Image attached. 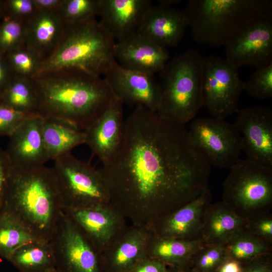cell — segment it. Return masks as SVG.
<instances>
[{
	"label": "cell",
	"instance_id": "cell-24",
	"mask_svg": "<svg viewBox=\"0 0 272 272\" xmlns=\"http://www.w3.org/2000/svg\"><path fill=\"white\" fill-rule=\"evenodd\" d=\"M246 222L221 201L210 202L204 214L200 240L206 244L224 246L244 228Z\"/></svg>",
	"mask_w": 272,
	"mask_h": 272
},
{
	"label": "cell",
	"instance_id": "cell-36",
	"mask_svg": "<svg viewBox=\"0 0 272 272\" xmlns=\"http://www.w3.org/2000/svg\"><path fill=\"white\" fill-rule=\"evenodd\" d=\"M244 228L254 236L272 245V214L270 212L246 220Z\"/></svg>",
	"mask_w": 272,
	"mask_h": 272
},
{
	"label": "cell",
	"instance_id": "cell-6",
	"mask_svg": "<svg viewBox=\"0 0 272 272\" xmlns=\"http://www.w3.org/2000/svg\"><path fill=\"white\" fill-rule=\"evenodd\" d=\"M270 10L271 0H190L184 10L193 40L215 47L249 18Z\"/></svg>",
	"mask_w": 272,
	"mask_h": 272
},
{
	"label": "cell",
	"instance_id": "cell-16",
	"mask_svg": "<svg viewBox=\"0 0 272 272\" xmlns=\"http://www.w3.org/2000/svg\"><path fill=\"white\" fill-rule=\"evenodd\" d=\"M44 120L39 114L29 115L10 137L6 152L13 168H33L49 160L43 137Z\"/></svg>",
	"mask_w": 272,
	"mask_h": 272
},
{
	"label": "cell",
	"instance_id": "cell-2",
	"mask_svg": "<svg viewBox=\"0 0 272 272\" xmlns=\"http://www.w3.org/2000/svg\"><path fill=\"white\" fill-rule=\"evenodd\" d=\"M38 114L67 122L84 131L114 98L105 78L78 71L43 73L31 79Z\"/></svg>",
	"mask_w": 272,
	"mask_h": 272
},
{
	"label": "cell",
	"instance_id": "cell-38",
	"mask_svg": "<svg viewBox=\"0 0 272 272\" xmlns=\"http://www.w3.org/2000/svg\"><path fill=\"white\" fill-rule=\"evenodd\" d=\"M5 16L27 22L37 12L33 0H5Z\"/></svg>",
	"mask_w": 272,
	"mask_h": 272
},
{
	"label": "cell",
	"instance_id": "cell-28",
	"mask_svg": "<svg viewBox=\"0 0 272 272\" xmlns=\"http://www.w3.org/2000/svg\"><path fill=\"white\" fill-rule=\"evenodd\" d=\"M0 102L28 115L38 114V99L32 79L14 76L0 94Z\"/></svg>",
	"mask_w": 272,
	"mask_h": 272
},
{
	"label": "cell",
	"instance_id": "cell-29",
	"mask_svg": "<svg viewBox=\"0 0 272 272\" xmlns=\"http://www.w3.org/2000/svg\"><path fill=\"white\" fill-rule=\"evenodd\" d=\"M226 257L242 264L262 255L272 253V245L254 236L244 228L237 232L224 245Z\"/></svg>",
	"mask_w": 272,
	"mask_h": 272
},
{
	"label": "cell",
	"instance_id": "cell-15",
	"mask_svg": "<svg viewBox=\"0 0 272 272\" xmlns=\"http://www.w3.org/2000/svg\"><path fill=\"white\" fill-rule=\"evenodd\" d=\"M104 78L114 96L123 105L156 112L161 88L154 75L124 69L116 61Z\"/></svg>",
	"mask_w": 272,
	"mask_h": 272
},
{
	"label": "cell",
	"instance_id": "cell-27",
	"mask_svg": "<svg viewBox=\"0 0 272 272\" xmlns=\"http://www.w3.org/2000/svg\"><path fill=\"white\" fill-rule=\"evenodd\" d=\"M9 261L20 272H53L55 261L49 241L40 240L26 243L17 249Z\"/></svg>",
	"mask_w": 272,
	"mask_h": 272
},
{
	"label": "cell",
	"instance_id": "cell-25",
	"mask_svg": "<svg viewBox=\"0 0 272 272\" xmlns=\"http://www.w3.org/2000/svg\"><path fill=\"white\" fill-rule=\"evenodd\" d=\"M203 244L200 239L186 240L151 233L146 257L158 260L167 267L188 272L192 255Z\"/></svg>",
	"mask_w": 272,
	"mask_h": 272
},
{
	"label": "cell",
	"instance_id": "cell-17",
	"mask_svg": "<svg viewBox=\"0 0 272 272\" xmlns=\"http://www.w3.org/2000/svg\"><path fill=\"white\" fill-rule=\"evenodd\" d=\"M123 106L114 97L106 110L84 130L85 144L102 165L110 162L120 149L124 122Z\"/></svg>",
	"mask_w": 272,
	"mask_h": 272
},
{
	"label": "cell",
	"instance_id": "cell-10",
	"mask_svg": "<svg viewBox=\"0 0 272 272\" xmlns=\"http://www.w3.org/2000/svg\"><path fill=\"white\" fill-rule=\"evenodd\" d=\"M224 46L225 59L237 69L245 65L257 69L272 63V10L244 21Z\"/></svg>",
	"mask_w": 272,
	"mask_h": 272
},
{
	"label": "cell",
	"instance_id": "cell-20",
	"mask_svg": "<svg viewBox=\"0 0 272 272\" xmlns=\"http://www.w3.org/2000/svg\"><path fill=\"white\" fill-rule=\"evenodd\" d=\"M169 57L167 48L138 32L115 42V60L127 70L154 75L164 68Z\"/></svg>",
	"mask_w": 272,
	"mask_h": 272
},
{
	"label": "cell",
	"instance_id": "cell-30",
	"mask_svg": "<svg viewBox=\"0 0 272 272\" xmlns=\"http://www.w3.org/2000/svg\"><path fill=\"white\" fill-rule=\"evenodd\" d=\"M37 240L39 239L13 216L5 211L0 212L1 257L9 261L19 248Z\"/></svg>",
	"mask_w": 272,
	"mask_h": 272
},
{
	"label": "cell",
	"instance_id": "cell-33",
	"mask_svg": "<svg viewBox=\"0 0 272 272\" xmlns=\"http://www.w3.org/2000/svg\"><path fill=\"white\" fill-rule=\"evenodd\" d=\"M27 22L5 16L0 22V55L25 46Z\"/></svg>",
	"mask_w": 272,
	"mask_h": 272
},
{
	"label": "cell",
	"instance_id": "cell-19",
	"mask_svg": "<svg viewBox=\"0 0 272 272\" xmlns=\"http://www.w3.org/2000/svg\"><path fill=\"white\" fill-rule=\"evenodd\" d=\"M150 235L146 226H126L100 254L103 272H130L146 257Z\"/></svg>",
	"mask_w": 272,
	"mask_h": 272
},
{
	"label": "cell",
	"instance_id": "cell-46",
	"mask_svg": "<svg viewBox=\"0 0 272 272\" xmlns=\"http://www.w3.org/2000/svg\"><path fill=\"white\" fill-rule=\"evenodd\" d=\"M5 15V1L0 0V18H3Z\"/></svg>",
	"mask_w": 272,
	"mask_h": 272
},
{
	"label": "cell",
	"instance_id": "cell-11",
	"mask_svg": "<svg viewBox=\"0 0 272 272\" xmlns=\"http://www.w3.org/2000/svg\"><path fill=\"white\" fill-rule=\"evenodd\" d=\"M243 82L238 69L225 58L216 55L203 57V106L212 117L225 119L238 111Z\"/></svg>",
	"mask_w": 272,
	"mask_h": 272
},
{
	"label": "cell",
	"instance_id": "cell-21",
	"mask_svg": "<svg viewBox=\"0 0 272 272\" xmlns=\"http://www.w3.org/2000/svg\"><path fill=\"white\" fill-rule=\"evenodd\" d=\"M189 21L184 10L158 4L147 12L137 32L167 48L178 45Z\"/></svg>",
	"mask_w": 272,
	"mask_h": 272
},
{
	"label": "cell",
	"instance_id": "cell-41",
	"mask_svg": "<svg viewBox=\"0 0 272 272\" xmlns=\"http://www.w3.org/2000/svg\"><path fill=\"white\" fill-rule=\"evenodd\" d=\"M168 267L155 259L145 257L139 261L130 272H167Z\"/></svg>",
	"mask_w": 272,
	"mask_h": 272
},
{
	"label": "cell",
	"instance_id": "cell-48",
	"mask_svg": "<svg viewBox=\"0 0 272 272\" xmlns=\"http://www.w3.org/2000/svg\"><path fill=\"white\" fill-rule=\"evenodd\" d=\"M189 272H197V271H190Z\"/></svg>",
	"mask_w": 272,
	"mask_h": 272
},
{
	"label": "cell",
	"instance_id": "cell-12",
	"mask_svg": "<svg viewBox=\"0 0 272 272\" xmlns=\"http://www.w3.org/2000/svg\"><path fill=\"white\" fill-rule=\"evenodd\" d=\"M49 242L57 272H103L100 254L62 210Z\"/></svg>",
	"mask_w": 272,
	"mask_h": 272
},
{
	"label": "cell",
	"instance_id": "cell-45",
	"mask_svg": "<svg viewBox=\"0 0 272 272\" xmlns=\"http://www.w3.org/2000/svg\"><path fill=\"white\" fill-rule=\"evenodd\" d=\"M181 1L178 0H161L159 1L158 3L159 5L166 6H172L173 5L179 3Z\"/></svg>",
	"mask_w": 272,
	"mask_h": 272
},
{
	"label": "cell",
	"instance_id": "cell-14",
	"mask_svg": "<svg viewBox=\"0 0 272 272\" xmlns=\"http://www.w3.org/2000/svg\"><path fill=\"white\" fill-rule=\"evenodd\" d=\"M62 210L100 254L127 226L126 219L110 204Z\"/></svg>",
	"mask_w": 272,
	"mask_h": 272
},
{
	"label": "cell",
	"instance_id": "cell-31",
	"mask_svg": "<svg viewBox=\"0 0 272 272\" xmlns=\"http://www.w3.org/2000/svg\"><path fill=\"white\" fill-rule=\"evenodd\" d=\"M14 77L31 79L39 72L43 60L25 46L4 55Z\"/></svg>",
	"mask_w": 272,
	"mask_h": 272
},
{
	"label": "cell",
	"instance_id": "cell-1",
	"mask_svg": "<svg viewBox=\"0 0 272 272\" xmlns=\"http://www.w3.org/2000/svg\"><path fill=\"white\" fill-rule=\"evenodd\" d=\"M99 170L109 204L132 224L147 227L209 188L211 167L184 125L135 107L124 119L118 152Z\"/></svg>",
	"mask_w": 272,
	"mask_h": 272
},
{
	"label": "cell",
	"instance_id": "cell-32",
	"mask_svg": "<svg viewBox=\"0 0 272 272\" xmlns=\"http://www.w3.org/2000/svg\"><path fill=\"white\" fill-rule=\"evenodd\" d=\"M101 0H63L57 12L65 24L96 19L99 15Z\"/></svg>",
	"mask_w": 272,
	"mask_h": 272
},
{
	"label": "cell",
	"instance_id": "cell-23",
	"mask_svg": "<svg viewBox=\"0 0 272 272\" xmlns=\"http://www.w3.org/2000/svg\"><path fill=\"white\" fill-rule=\"evenodd\" d=\"M65 24L57 11H37L27 22L25 46L43 61L59 44Z\"/></svg>",
	"mask_w": 272,
	"mask_h": 272
},
{
	"label": "cell",
	"instance_id": "cell-3",
	"mask_svg": "<svg viewBox=\"0 0 272 272\" xmlns=\"http://www.w3.org/2000/svg\"><path fill=\"white\" fill-rule=\"evenodd\" d=\"M62 209L52 168H12L1 211L13 216L37 239L49 241Z\"/></svg>",
	"mask_w": 272,
	"mask_h": 272
},
{
	"label": "cell",
	"instance_id": "cell-22",
	"mask_svg": "<svg viewBox=\"0 0 272 272\" xmlns=\"http://www.w3.org/2000/svg\"><path fill=\"white\" fill-rule=\"evenodd\" d=\"M150 0H101L99 22L116 41L137 32Z\"/></svg>",
	"mask_w": 272,
	"mask_h": 272
},
{
	"label": "cell",
	"instance_id": "cell-40",
	"mask_svg": "<svg viewBox=\"0 0 272 272\" xmlns=\"http://www.w3.org/2000/svg\"><path fill=\"white\" fill-rule=\"evenodd\" d=\"M242 272H272V254L262 255L243 264Z\"/></svg>",
	"mask_w": 272,
	"mask_h": 272
},
{
	"label": "cell",
	"instance_id": "cell-7",
	"mask_svg": "<svg viewBox=\"0 0 272 272\" xmlns=\"http://www.w3.org/2000/svg\"><path fill=\"white\" fill-rule=\"evenodd\" d=\"M230 170L223 184L221 201L245 220L270 212L272 169L239 159Z\"/></svg>",
	"mask_w": 272,
	"mask_h": 272
},
{
	"label": "cell",
	"instance_id": "cell-37",
	"mask_svg": "<svg viewBox=\"0 0 272 272\" xmlns=\"http://www.w3.org/2000/svg\"><path fill=\"white\" fill-rule=\"evenodd\" d=\"M29 115L0 102V136L10 137Z\"/></svg>",
	"mask_w": 272,
	"mask_h": 272
},
{
	"label": "cell",
	"instance_id": "cell-9",
	"mask_svg": "<svg viewBox=\"0 0 272 272\" xmlns=\"http://www.w3.org/2000/svg\"><path fill=\"white\" fill-rule=\"evenodd\" d=\"M188 131L211 167L230 169L240 159L243 143L235 123L212 116L199 117L191 120Z\"/></svg>",
	"mask_w": 272,
	"mask_h": 272
},
{
	"label": "cell",
	"instance_id": "cell-42",
	"mask_svg": "<svg viewBox=\"0 0 272 272\" xmlns=\"http://www.w3.org/2000/svg\"><path fill=\"white\" fill-rule=\"evenodd\" d=\"M13 77L14 76L4 56L0 55V94Z\"/></svg>",
	"mask_w": 272,
	"mask_h": 272
},
{
	"label": "cell",
	"instance_id": "cell-4",
	"mask_svg": "<svg viewBox=\"0 0 272 272\" xmlns=\"http://www.w3.org/2000/svg\"><path fill=\"white\" fill-rule=\"evenodd\" d=\"M115 42L96 19L66 24L59 44L42 62L37 75L78 71L105 76L116 62Z\"/></svg>",
	"mask_w": 272,
	"mask_h": 272
},
{
	"label": "cell",
	"instance_id": "cell-18",
	"mask_svg": "<svg viewBox=\"0 0 272 272\" xmlns=\"http://www.w3.org/2000/svg\"><path fill=\"white\" fill-rule=\"evenodd\" d=\"M211 199L209 188L193 200L147 227L151 234L159 236L186 240H199L205 210Z\"/></svg>",
	"mask_w": 272,
	"mask_h": 272
},
{
	"label": "cell",
	"instance_id": "cell-43",
	"mask_svg": "<svg viewBox=\"0 0 272 272\" xmlns=\"http://www.w3.org/2000/svg\"><path fill=\"white\" fill-rule=\"evenodd\" d=\"M243 264L238 261L226 257L216 272H242Z\"/></svg>",
	"mask_w": 272,
	"mask_h": 272
},
{
	"label": "cell",
	"instance_id": "cell-13",
	"mask_svg": "<svg viewBox=\"0 0 272 272\" xmlns=\"http://www.w3.org/2000/svg\"><path fill=\"white\" fill-rule=\"evenodd\" d=\"M236 124L246 158L272 169V110L254 106L238 110Z\"/></svg>",
	"mask_w": 272,
	"mask_h": 272
},
{
	"label": "cell",
	"instance_id": "cell-44",
	"mask_svg": "<svg viewBox=\"0 0 272 272\" xmlns=\"http://www.w3.org/2000/svg\"><path fill=\"white\" fill-rule=\"evenodd\" d=\"M37 11H58L63 0H33Z\"/></svg>",
	"mask_w": 272,
	"mask_h": 272
},
{
	"label": "cell",
	"instance_id": "cell-49",
	"mask_svg": "<svg viewBox=\"0 0 272 272\" xmlns=\"http://www.w3.org/2000/svg\"><path fill=\"white\" fill-rule=\"evenodd\" d=\"M53 272H57V271H56V270H55V271H53Z\"/></svg>",
	"mask_w": 272,
	"mask_h": 272
},
{
	"label": "cell",
	"instance_id": "cell-26",
	"mask_svg": "<svg viewBox=\"0 0 272 272\" xmlns=\"http://www.w3.org/2000/svg\"><path fill=\"white\" fill-rule=\"evenodd\" d=\"M44 118L43 137L49 160L55 161L85 144L84 131L58 118Z\"/></svg>",
	"mask_w": 272,
	"mask_h": 272
},
{
	"label": "cell",
	"instance_id": "cell-5",
	"mask_svg": "<svg viewBox=\"0 0 272 272\" xmlns=\"http://www.w3.org/2000/svg\"><path fill=\"white\" fill-rule=\"evenodd\" d=\"M203 57L189 50L168 62L159 72L161 94L156 113L162 119L184 125L203 107Z\"/></svg>",
	"mask_w": 272,
	"mask_h": 272
},
{
	"label": "cell",
	"instance_id": "cell-39",
	"mask_svg": "<svg viewBox=\"0 0 272 272\" xmlns=\"http://www.w3.org/2000/svg\"><path fill=\"white\" fill-rule=\"evenodd\" d=\"M12 166L6 150L0 147V212L6 195Z\"/></svg>",
	"mask_w": 272,
	"mask_h": 272
},
{
	"label": "cell",
	"instance_id": "cell-8",
	"mask_svg": "<svg viewBox=\"0 0 272 272\" xmlns=\"http://www.w3.org/2000/svg\"><path fill=\"white\" fill-rule=\"evenodd\" d=\"M52 168L62 209H83L110 203L108 188L99 169L71 153L55 160Z\"/></svg>",
	"mask_w": 272,
	"mask_h": 272
},
{
	"label": "cell",
	"instance_id": "cell-47",
	"mask_svg": "<svg viewBox=\"0 0 272 272\" xmlns=\"http://www.w3.org/2000/svg\"><path fill=\"white\" fill-rule=\"evenodd\" d=\"M167 272H187V271L180 269L176 268L168 267L167 268Z\"/></svg>",
	"mask_w": 272,
	"mask_h": 272
},
{
	"label": "cell",
	"instance_id": "cell-34",
	"mask_svg": "<svg viewBox=\"0 0 272 272\" xmlns=\"http://www.w3.org/2000/svg\"><path fill=\"white\" fill-rule=\"evenodd\" d=\"M226 257L224 246L203 244L192 255L189 271L216 272Z\"/></svg>",
	"mask_w": 272,
	"mask_h": 272
},
{
	"label": "cell",
	"instance_id": "cell-35",
	"mask_svg": "<svg viewBox=\"0 0 272 272\" xmlns=\"http://www.w3.org/2000/svg\"><path fill=\"white\" fill-rule=\"evenodd\" d=\"M243 91L251 97L265 99L272 96V63L259 68L243 82Z\"/></svg>",
	"mask_w": 272,
	"mask_h": 272
}]
</instances>
